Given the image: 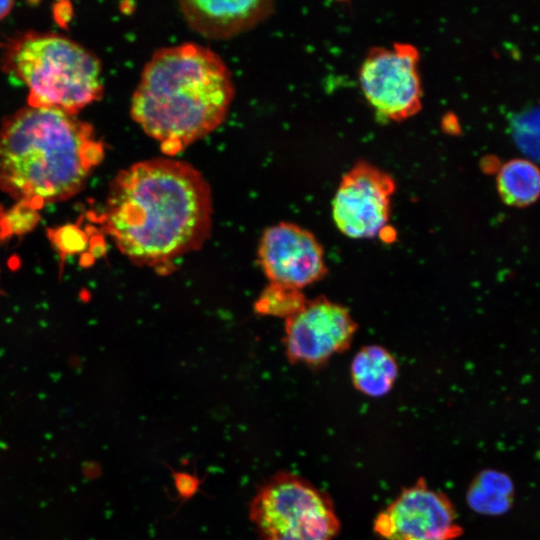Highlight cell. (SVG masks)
<instances>
[{"instance_id":"cell-1","label":"cell","mask_w":540,"mask_h":540,"mask_svg":"<svg viewBox=\"0 0 540 540\" xmlns=\"http://www.w3.org/2000/svg\"><path fill=\"white\" fill-rule=\"evenodd\" d=\"M212 192L203 174L173 157L142 160L113 178L104 227L136 264L167 266L199 248L212 225Z\"/></svg>"},{"instance_id":"cell-2","label":"cell","mask_w":540,"mask_h":540,"mask_svg":"<svg viewBox=\"0 0 540 540\" xmlns=\"http://www.w3.org/2000/svg\"><path fill=\"white\" fill-rule=\"evenodd\" d=\"M234 92L231 71L211 49L195 43L164 47L145 64L130 115L173 157L222 124Z\"/></svg>"},{"instance_id":"cell-3","label":"cell","mask_w":540,"mask_h":540,"mask_svg":"<svg viewBox=\"0 0 540 540\" xmlns=\"http://www.w3.org/2000/svg\"><path fill=\"white\" fill-rule=\"evenodd\" d=\"M104 154L89 123L27 106L0 126V189L36 209L67 200L83 189Z\"/></svg>"},{"instance_id":"cell-4","label":"cell","mask_w":540,"mask_h":540,"mask_svg":"<svg viewBox=\"0 0 540 540\" xmlns=\"http://www.w3.org/2000/svg\"><path fill=\"white\" fill-rule=\"evenodd\" d=\"M6 70L28 89V106L76 115L104 91L98 57L79 43L50 32L30 31L12 39Z\"/></svg>"},{"instance_id":"cell-5","label":"cell","mask_w":540,"mask_h":540,"mask_svg":"<svg viewBox=\"0 0 540 540\" xmlns=\"http://www.w3.org/2000/svg\"><path fill=\"white\" fill-rule=\"evenodd\" d=\"M259 540H334L341 524L330 496L303 477L280 471L249 504Z\"/></svg>"},{"instance_id":"cell-6","label":"cell","mask_w":540,"mask_h":540,"mask_svg":"<svg viewBox=\"0 0 540 540\" xmlns=\"http://www.w3.org/2000/svg\"><path fill=\"white\" fill-rule=\"evenodd\" d=\"M419 60L418 49L409 43L368 50L359 69V83L378 118L400 122L421 110Z\"/></svg>"},{"instance_id":"cell-7","label":"cell","mask_w":540,"mask_h":540,"mask_svg":"<svg viewBox=\"0 0 540 540\" xmlns=\"http://www.w3.org/2000/svg\"><path fill=\"white\" fill-rule=\"evenodd\" d=\"M373 530L382 540H458L463 533L450 498L424 478L403 488L377 514Z\"/></svg>"},{"instance_id":"cell-8","label":"cell","mask_w":540,"mask_h":540,"mask_svg":"<svg viewBox=\"0 0 540 540\" xmlns=\"http://www.w3.org/2000/svg\"><path fill=\"white\" fill-rule=\"evenodd\" d=\"M358 329L349 309L325 296L308 300L285 321L284 346L288 360L319 368L349 349Z\"/></svg>"},{"instance_id":"cell-9","label":"cell","mask_w":540,"mask_h":540,"mask_svg":"<svg viewBox=\"0 0 540 540\" xmlns=\"http://www.w3.org/2000/svg\"><path fill=\"white\" fill-rule=\"evenodd\" d=\"M394 178L365 161L357 162L341 178L332 200V218L351 239H372L389 225Z\"/></svg>"},{"instance_id":"cell-10","label":"cell","mask_w":540,"mask_h":540,"mask_svg":"<svg viewBox=\"0 0 540 540\" xmlns=\"http://www.w3.org/2000/svg\"><path fill=\"white\" fill-rule=\"evenodd\" d=\"M258 258L270 283L300 290L322 280L328 271L323 246L315 235L290 222L263 232Z\"/></svg>"},{"instance_id":"cell-11","label":"cell","mask_w":540,"mask_h":540,"mask_svg":"<svg viewBox=\"0 0 540 540\" xmlns=\"http://www.w3.org/2000/svg\"><path fill=\"white\" fill-rule=\"evenodd\" d=\"M179 9L189 27L215 40L229 39L265 21L274 11L268 0L181 1Z\"/></svg>"},{"instance_id":"cell-12","label":"cell","mask_w":540,"mask_h":540,"mask_svg":"<svg viewBox=\"0 0 540 540\" xmlns=\"http://www.w3.org/2000/svg\"><path fill=\"white\" fill-rule=\"evenodd\" d=\"M399 374L396 358L380 345H367L353 357L350 366L352 384L369 397H382L394 387Z\"/></svg>"},{"instance_id":"cell-13","label":"cell","mask_w":540,"mask_h":540,"mask_svg":"<svg viewBox=\"0 0 540 540\" xmlns=\"http://www.w3.org/2000/svg\"><path fill=\"white\" fill-rule=\"evenodd\" d=\"M496 184L505 204L529 206L540 197V169L526 159L509 160L499 169Z\"/></svg>"},{"instance_id":"cell-14","label":"cell","mask_w":540,"mask_h":540,"mask_svg":"<svg viewBox=\"0 0 540 540\" xmlns=\"http://www.w3.org/2000/svg\"><path fill=\"white\" fill-rule=\"evenodd\" d=\"M514 499L511 478L500 471H481L471 482L466 500L469 507L484 515H499L510 510Z\"/></svg>"},{"instance_id":"cell-15","label":"cell","mask_w":540,"mask_h":540,"mask_svg":"<svg viewBox=\"0 0 540 540\" xmlns=\"http://www.w3.org/2000/svg\"><path fill=\"white\" fill-rule=\"evenodd\" d=\"M302 290L270 283L256 301L257 312L287 319L307 302Z\"/></svg>"},{"instance_id":"cell-16","label":"cell","mask_w":540,"mask_h":540,"mask_svg":"<svg viewBox=\"0 0 540 540\" xmlns=\"http://www.w3.org/2000/svg\"><path fill=\"white\" fill-rule=\"evenodd\" d=\"M36 208L23 202H18L17 205L9 210L3 217V222L0 223L5 228L7 233H23L33 228L39 217Z\"/></svg>"},{"instance_id":"cell-17","label":"cell","mask_w":540,"mask_h":540,"mask_svg":"<svg viewBox=\"0 0 540 540\" xmlns=\"http://www.w3.org/2000/svg\"><path fill=\"white\" fill-rule=\"evenodd\" d=\"M56 243L62 250L74 251L81 247V233L75 227H63L55 233Z\"/></svg>"},{"instance_id":"cell-18","label":"cell","mask_w":540,"mask_h":540,"mask_svg":"<svg viewBox=\"0 0 540 540\" xmlns=\"http://www.w3.org/2000/svg\"><path fill=\"white\" fill-rule=\"evenodd\" d=\"M176 488L183 498L191 497L198 489L199 481L188 473H174Z\"/></svg>"},{"instance_id":"cell-19","label":"cell","mask_w":540,"mask_h":540,"mask_svg":"<svg viewBox=\"0 0 540 540\" xmlns=\"http://www.w3.org/2000/svg\"><path fill=\"white\" fill-rule=\"evenodd\" d=\"M384 242H392L396 237V231L390 226H386L378 236Z\"/></svg>"},{"instance_id":"cell-20","label":"cell","mask_w":540,"mask_h":540,"mask_svg":"<svg viewBox=\"0 0 540 540\" xmlns=\"http://www.w3.org/2000/svg\"><path fill=\"white\" fill-rule=\"evenodd\" d=\"M14 6L13 1H0V20L6 17Z\"/></svg>"}]
</instances>
